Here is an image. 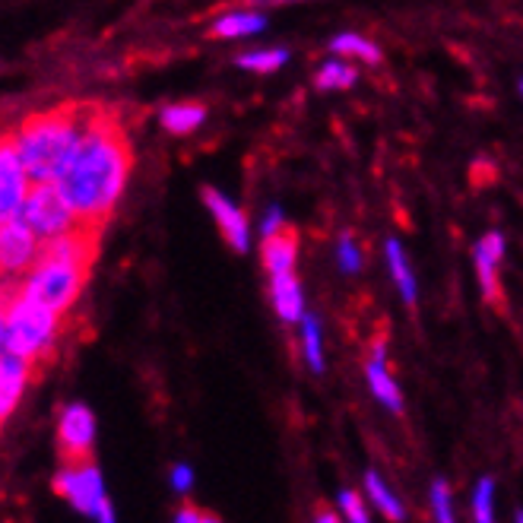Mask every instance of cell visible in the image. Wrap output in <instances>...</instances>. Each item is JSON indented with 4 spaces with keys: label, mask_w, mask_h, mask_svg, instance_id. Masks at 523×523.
<instances>
[{
    "label": "cell",
    "mask_w": 523,
    "mask_h": 523,
    "mask_svg": "<svg viewBox=\"0 0 523 523\" xmlns=\"http://www.w3.org/2000/svg\"><path fill=\"white\" fill-rule=\"evenodd\" d=\"M314 83L321 86V89H346V86L356 83V67L340 64V61H330V64H324L321 70H317Z\"/></svg>",
    "instance_id": "21"
},
{
    "label": "cell",
    "mask_w": 523,
    "mask_h": 523,
    "mask_svg": "<svg viewBox=\"0 0 523 523\" xmlns=\"http://www.w3.org/2000/svg\"><path fill=\"white\" fill-rule=\"evenodd\" d=\"M330 48H333L336 54H346V58H362V61H371V64L381 61L378 45L368 42V39H362V35H352V32L336 35V39L330 42Z\"/></svg>",
    "instance_id": "19"
},
{
    "label": "cell",
    "mask_w": 523,
    "mask_h": 523,
    "mask_svg": "<svg viewBox=\"0 0 523 523\" xmlns=\"http://www.w3.org/2000/svg\"><path fill=\"white\" fill-rule=\"evenodd\" d=\"M58 333H61V314L32 302L29 295L20 292V286L7 295V327H4L0 352L20 356L32 365L45 362L51 356L54 343H58Z\"/></svg>",
    "instance_id": "3"
},
{
    "label": "cell",
    "mask_w": 523,
    "mask_h": 523,
    "mask_svg": "<svg viewBox=\"0 0 523 523\" xmlns=\"http://www.w3.org/2000/svg\"><path fill=\"white\" fill-rule=\"evenodd\" d=\"M365 489H368V495H371V501H375V508L387 517V520H403V504L394 498V492L387 489V485L381 482V476L371 470L368 476H365Z\"/></svg>",
    "instance_id": "18"
},
{
    "label": "cell",
    "mask_w": 523,
    "mask_h": 523,
    "mask_svg": "<svg viewBox=\"0 0 523 523\" xmlns=\"http://www.w3.org/2000/svg\"><path fill=\"white\" fill-rule=\"evenodd\" d=\"M340 267H343L346 273H356V270L362 267V254H359L356 241H352L349 235L340 241Z\"/></svg>",
    "instance_id": "27"
},
{
    "label": "cell",
    "mask_w": 523,
    "mask_h": 523,
    "mask_svg": "<svg viewBox=\"0 0 523 523\" xmlns=\"http://www.w3.org/2000/svg\"><path fill=\"white\" fill-rule=\"evenodd\" d=\"M279 226H283V210L273 207V210L267 213V219H264V238L276 235V232H279Z\"/></svg>",
    "instance_id": "31"
},
{
    "label": "cell",
    "mask_w": 523,
    "mask_h": 523,
    "mask_svg": "<svg viewBox=\"0 0 523 523\" xmlns=\"http://www.w3.org/2000/svg\"><path fill=\"white\" fill-rule=\"evenodd\" d=\"M302 327H305V356L308 365L321 375L324 371V352H321V327H317L314 317H302Z\"/></svg>",
    "instance_id": "24"
},
{
    "label": "cell",
    "mask_w": 523,
    "mask_h": 523,
    "mask_svg": "<svg viewBox=\"0 0 523 523\" xmlns=\"http://www.w3.org/2000/svg\"><path fill=\"white\" fill-rule=\"evenodd\" d=\"M200 523H222L216 514H207V511H203V517H200Z\"/></svg>",
    "instance_id": "34"
},
{
    "label": "cell",
    "mask_w": 523,
    "mask_h": 523,
    "mask_svg": "<svg viewBox=\"0 0 523 523\" xmlns=\"http://www.w3.org/2000/svg\"><path fill=\"white\" fill-rule=\"evenodd\" d=\"M492 495H495V482L489 476L479 479L476 489H473V517H476V523H495Z\"/></svg>",
    "instance_id": "23"
},
{
    "label": "cell",
    "mask_w": 523,
    "mask_h": 523,
    "mask_svg": "<svg viewBox=\"0 0 523 523\" xmlns=\"http://www.w3.org/2000/svg\"><path fill=\"white\" fill-rule=\"evenodd\" d=\"M42 241L23 219L0 226V283H23V276L39 264Z\"/></svg>",
    "instance_id": "7"
},
{
    "label": "cell",
    "mask_w": 523,
    "mask_h": 523,
    "mask_svg": "<svg viewBox=\"0 0 523 523\" xmlns=\"http://www.w3.org/2000/svg\"><path fill=\"white\" fill-rule=\"evenodd\" d=\"M200 517H203V511H197L194 504H184V508L175 514V523H200Z\"/></svg>",
    "instance_id": "32"
},
{
    "label": "cell",
    "mask_w": 523,
    "mask_h": 523,
    "mask_svg": "<svg viewBox=\"0 0 523 523\" xmlns=\"http://www.w3.org/2000/svg\"><path fill=\"white\" fill-rule=\"evenodd\" d=\"M340 504H343V514H346V523H368V514H365V504L356 492H343L340 495Z\"/></svg>",
    "instance_id": "26"
},
{
    "label": "cell",
    "mask_w": 523,
    "mask_h": 523,
    "mask_svg": "<svg viewBox=\"0 0 523 523\" xmlns=\"http://www.w3.org/2000/svg\"><path fill=\"white\" fill-rule=\"evenodd\" d=\"M92 105H64L39 111L20 124L13 134L16 153H20L32 184H58L67 165L77 156L89 124Z\"/></svg>",
    "instance_id": "2"
},
{
    "label": "cell",
    "mask_w": 523,
    "mask_h": 523,
    "mask_svg": "<svg viewBox=\"0 0 523 523\" xmlns=\"http://www.w3.org/2000/svg\"><path fill=\"white\" fill-rule=\"evenodd\" d=\"M295 254H298V238H295L292 229H283V232L264 238V251H260L264 267L273 276H289V270L295 264Z\"/></svg>",
    "instance_id": "12"
},
{
    "label": "cell",
    "mask_w": 523,
    "mask_h": 523,
    "mask_svg": "<svg viewBox=\"0 0 523 523\" xmlns=\"http://www.w3.org/2000/svg\"><path fill=\"white\" fill-rule=\"evenodd\" d=\"M130 162H134V156H130L124 127L105 108L92 105L83 143L58 181L80 226L102 229V222L111 216L124 194Z\"/></svg>",
    "instance_id": "1"
},
{
    "label": "cell",
    "mask_w": 523,
    "mask_h": 523,
    "mask_svg": "<svg viewBox=\"0 0 523 523\" xmlns=\"http://www.w3.org/2000/svg\"><path fill=\"white\" fill-rule=\"evenodd\" d=\"M23 222L35 232V238H39L42 245L73 232V229H80V219L67 203V197L61 194L58 184H35L29 200H26Z\"/></svg>",
    "instance_id": "6"
},
{
    "label": "cell",
    "mask_w": 523,
    "mask_h": 523,
    "mask_svg": "<svg viewBox=\"0 0 523 523\" xmlns=\"http://www.w3.org/2000/svg\"><path fill=\"white\" fill-rule=\"evenodd\" d=\"M86 279H89V267L39 257V264L23 276L20 292L29 295L32 302L45 305L54 314H67L73 305H77V298L83 295Z\"/></svg>",
    "instance_id": "4"
},
{
    "label": "cell",
    "mask_w": 523,
    "mask_h": 523,
    "mask_svg": "<svg viewBox=\"0 0 523 523\" xmlns=\"http://www.w3.org/2000/svg\"><path fill=\"white\" fill-rule=\"evenodd\" d=\"M476 254H482V257H489V260H501V254H504V238L498 235V232H489L482 241H479V248H476Z\"/></svg>",
    "instance_id": "28"
},
{
    "label": "cell",
    "mask_w": 523,
    "mask_h": 523,
    "mask_svg": "<svg viewBox=\"0 0 523 523\" xmlns=\"http://www.w3.org/2000/svg\"><path fill=\"white\" fill-rule=\"evenodd\" d=\"M191 485H194V470L188 463H175L172 466V489L184 495V492H191Z\"/></svg>",
    "instance_id": "29"
},
{
    "label": "cell",
    "mask_w": 523,
    "mask_h": 523,
    "mask_svg": "<svg viewBox=\"0 0 523 523\" xmlns=\"http://www.w3.org/2000/svg\"><path fill=\"white\" fill-rule=\"evenodd\" d=\"M203 203L210 207L222 238L229 241L235 251H248V219L229 197H222L216 188H203Z\"/></svg>",
    "instance_id": "11"
},
{
    "label": "cell",
    "mask_w": 523,
    "mask_h": 523,
    "mask_svg": "<svg viewBox=\"0 0 523 523\" xmlns=\"http://www.w3.org/2000/svg\"><path fill=\"white\" fill-rule=\"evenodd\" d=\"M387 264H390V273H394V283L403 295V302L413 305L416 302V276H413V270H409L406 254L397 241H387Z\"/></svg>",
    "instance_id": "17"
},
{
    "label": "cell",
    "mask_w": 523,
    "mask_h": 523,
    "mask_svg": "<svg viewBox=\"0 0 523 523\" xmlns=\"http://www.w3.org/2000/svg\"><path fill=\"white\" fill-rule=\"evenodd\" d=\"M20 283H0V343H4V327H7V295Z\"/></svg>",
    "instance_id": "30"
},
{
    "label": "cell",
    "mask_w": 523,
    "mask_h": 523,
    "mask_svg": "<svg viewBox=\"0 0 523 523\" xmlns=\"http://www.w3.org/2000/svg\"><path fill=\"white\" fill-rule=\"evenodd\" d=\"M517 523H523V511H517Z\"/></svg>",
    "instance_id": "35"
},
{
    "label": "cell",
    "mask_w": 523,
    "mask_h": 523,
    "mask_svg": "<svg viewBox=\"0 0 523 523\" xmlns=\"http://www.w3.org/2000/svg\"><path fill=\"white\" fill-rule=\"evenodd\" d=\"M273 308L286 324H295L305 317L302 314V286H298V279L292 273L273 276Z\"/></svg>",
    "instance_id": "15"
},
{
    "label": "cell",
    "mask_w": 523,
    "mask_h": 523,
    "mask_svg": "<svg viewBox=\"0 0 523 523\" xmlns=\"http://www.w3.org/2000/svg\"><path fill=\"white\" fill-rule=\"evenodd\" d=\"M368 384H371V390H375V397H378L387 409H394V413H400V409H403V397H400L397 381L390 378L387 368H384V343H375V356H371V362H368Z\"/></svg>",
    "instance_id": "13"
},
{
    "label": "cell",
    "mask_w": 523,
    "mask_h": 523,
    "mask_svg": "<svg viewBox=\"0 0 523 523\" xmlns=\"http://www.w3.org/2000/svg\"><path fill=\"white\" fill-rule=\"evenodd\" d=\"M159 121H162V127L168 130V134L188 137V134H194L203 121H207V108L197 105V102H175V105L162 108Z\"/></svg>",
    "instance_id": "14"
},
{
    "label": "cell",
    "mask_w": 523,
    "mask_h": 523,
    "mask_svg": "<svg viewBox=\"0 0 523 523\" xmlns=\"http://www.w3.org/2000/svg\"><path fill=\"white\" fill-rule=\"evenodd\" d=\"M32 371H35L32 362L10 356V352H0V422H7L16 413V406L26 397Z\"/></svg>",
    "instance_id": "10"
},
{
    "label": "cell",
    "mask_w": 523,
    "mask_h": 523,
    "mask_svg": "<svg viewBox=\"0 0 523 523\" xmlns=\"http://www.w3.org/2000/svg\"><path fill=\"white\" fill-rule=\"evenodd\" d=\"M58 447L64 463H86L96 447V413L86 403H70L58 416Z\"/></svg>",
    "instance_id": "9"
},
{
    "label": "cell",
    "mask_w": 523,
    "mask_h": 523,
    "mask_svg": "<svg viewBox=\"0 0 523 523\" xmlns=\"http://www.w3.org/2000/svg\"><path fill=\"white\" fill-rule=\"evenodd\" d=\"M32 188L35 184L26 172L20 153H16L13 137H4L0 140V226L13 219H23Z\"/></svg>",
    "instance_id": "8"
},
{
    "label": "cell",
    "mask_w": 523,
    "mask_h": 523,
    "mask_svg": "<svg viewBox=\"0 0 523 523\" xmlns=\"http://www.w3.org/2000/svg\"><path fill=\"white\" fill-rule=\"evenodd\" d=\"M314 523H340V517H336L327 504H317V508H314Z\"/></svg>",
    "instance_id": "33"
},
{
    "label": "cell",
    "mask_w": 523,
    "mask_h": 523,
    "mask_svg": "<svg viewBox=\"0 0 523 523\" xmlns=\"http://www.w3.org/2000/svg\"><path fill=\"white\" fill-rule=\"evenodd\" d=\"M54 492H58L73 511L92 517L96 523H118L115 508H111L102 470L92 460L86 463H64L54 476Z\"/></svg>",
    "instance_id": "5"
},
{
    "label": "cell",
    "mask_w": 523,
    "mask_h": 523,
    "mask_svg": "<svg viewBox=\"0 0 523 523\" xmlns=\"http://www.w3.org/2000/svg\"><path fill=\"white\" fill-rule=\"evenodd\" d=\"M289 61V51L276 48V51H248L238 58V67L245 70H257V73H270V70H279Z\"/></svg>",
    "instance_id": "22"
},
{
    "label": "cell",
    "mask_w": 523,
    "mask_h": 523,
    "mask_svg": "<svg viewBox=\"0 0 523 523\" xmlns=\"http://www.w3.org/2000/svg\"><path fill=\"white\" fill-rule=\"evenodd\" d=\"M267 26V20L260 13H251V10H235V13H226L219 16L213 23L210 35L213 39H238V35H254Z\"/></svg>",
    "instance_id": "16"
},
{
    "label": "cell",
    "mask_w": 523,
    "mask_h": 523,
    "mask_svg": "<svg viewBox=\"0 0 523 523\" xmlns=\"http://www.w3.org/2000/svg\"><path fill=\"white\" fill-rule=\"evenodd\" d=\"M520 96H523V83H520Z\"/></svg>",
    "instance_id": "36"
},
{
    "label": "cell",
    "mask_w": 523,
    "mask_h": 523,
    "mask_svg": "<svg viewBox=\"0 0 523 523\" xmlns=\"http://www.w3.org/2000/svg\"><path fill=\"white\" fill-rule=\"evenodd\" d=\"M432 511L438 523H454V511H451V489H447L444 479L432 482Z\"/></svg>",
    "instance_id": "25"
},
{
    "label": "cell",
    "mask_w": 523,
    "mask_h": 523,
    "mask_svg": "<svg viewBox=\"0 0 523 523\" xmlns=\"http://www.w3.org/2000/svg\"><path fill=\"white\" fill-rule=\"evenodd\" d=\"M476 270H479V283H482V295L485 302L501 308L504 298H501V279H498V270H495V260L476 254Z\"/></svg>",
    "instance_id": "20"
}]
</instances>
